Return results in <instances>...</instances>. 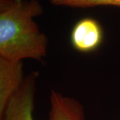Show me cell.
<instances>
[{"instance_id": "52a82bcc", "label": "cell", "mask_w": 120, "mask_h": 120, "mask_svg": "<svg viewBox=\"0 0 120 120\" xmlns=\"http://www.w3.org/2000/svg\"><path fill=\"white\" fill-rule=\"evenodd\" d=\"M15 1H16L17 2H21V1H22L23 0H15Z\"/></svg>"}, {"instance_id": "277c9868", "label": "cell", "mask_w": 120, "mask_h": 120, "mask_svg": "<svg viewBox=\"0 0 120 120\" xmlns=\"http://www.w3.org/2000/svg\"><path fill=\"white\" fill-rule=\"evenodd\" d=\"M26 76L22 61L0 57V116L13 95L20 89Z\"/></svg>"}, {"instance_id": "7a4b0ae2", "label": "cell", "mask_w": 120, "mask_h": 120, "mask_svg": "<svg viewBox=\"0 0 120 120\" xmlns=\"http://www.w3.org/2000/svg\"><path fill=\"white\" fill-rule=\"evenodd\" d=\"M38 72L26 76L20 89L13 95L5 109L0 120H35V94Z\"/></svg>"}, {"instance_id": "6da1fadb", "label": "cell", "mask_w": 120, "mask_h": 120, "mask_svg": "<svg viewBox=\"0 0 120 120\" xmlns=\"http://www.w3.org/2000/svg\"><path fill=\"white\" fill-rule=\"evenodd\" d=\"M43 13L38 0H0V57L15 61L43 60L48 39L34 20Z\"/></svg>"}, {"instance_id": "3957f363", "label": "cell", "mask_w": 120, "mask_h": 120, "mask_svg": "<svg viewBox=\"0 0 120 120\" xmlns=\"http://www.w3.org/2000/svg\"><path fill=\"white\" fill-rule=\"evenodd\" d=\"M104 39L103 27L100 23L93 17H83L76 22L71 34V44L77 52L83 53L98 50Z\"/></svg>"}, {"instance_id": "5b68a950", "label": "cell", "mask_w": 120, "mask_h": 120, "mask_svg": "<svg viewBox=\"0 0 120 120\" xmlns=\"http://www.w3.org/2000/svg\"><path fill=\"white\" fill-rule=\"evenodd\" d=\"M47 120H86L85 110L76 99L52 90Z\"/></svg>"}, {"instance_id": "8992f818", "label": "cell", "mask_w": 120, "mask_h": 120, "mask_svg": "<svg viewBox=\"0 0 120 120\" xmlns=\"http://www.w3.org/2000/svg\"><path fill=\"white\" fill-rule=\"evenodd\" d=\"M54 5L74 8H90L97 6H114L120 8V0H49Z\"/></svg>"}]
</instances>
